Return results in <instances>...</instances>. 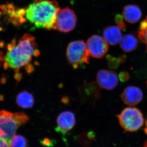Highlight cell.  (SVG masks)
I'll use <instances>...</instances> for the list:
<instances>
[{"label":"cell","instance_id":"obj_15","mask_svg":"<svg viewBox=\"0 0 147 147\" xmlns=\"http://www.w3.org/2000/svg\"><path fill=\"white\" fill-rule=\"evenodd\" d=\"M119 44L121 48L124 52L129 53L137 49L138 45V41L133 35L127 34L122 37Z\"/></svg>","mask_w":147,"mask_h":147},{"label":"cell","instance_id":"obj_9","mask_svg":"<svg viewBox=\"0 0 147 147\" xmlns=\"http://www.w3.org/2000/svg\"><path fill=\"white\" fill-rule=\"evenodd\" d=\"M2 13L6 14L9 21L13 25L19 26L26 21V8H17L11 4L0 6Z\"/></svg>","mask_w":147,"mask_h":147},{"label":"cell","instance_id":"obj_16","mask_svg":"<svg viewBox=\"0 0 147 147\" xmlns=\"http://www.w3.org/2000/svg\"><path fill=\"white\" fill-rule=\"evenodd\" d=\"M27 139L21 135H15L10 142V147H28Z\"/></svg>","mask_w":147,"mask_h":147},{"label":"cell","instance_id":"obj_3","mask_svg":"<svg viewBox=\"0 0 147 147\" xmlns=\"http://www.w3.org/2000/svg\"><path fill=\"white\" fill-rule=\"evenodd\" d=\"M29 121L28 116L24 113L0 111V138L10 142L18 127Z\"/></svg>","mask_w":147,"mask_h":147},{"label":"cell","instance_id":"obj_23","mask_svg":"<svg viewBox=\"0 0 147 147\" xmlns=\"http://www.w3.org/2000/svg\"><path fill=\"white\" fill-rule=\"evenodd\" d=\"M144 147H147V141L145 143L144 145Z\"/></svg>","mask_w":147,"mask_h":147},{"label":"cell","instance_id":"obj_2","mask_svg":"<svg viewBox=\"0 0 147 147\" xmlns=\"http://www.w3.org/2000/svg\"><path fill=\"white\" fill-rule=\"evenodd\" d=\"M59 8L55 0H34L26 8V17L37 28L56 30V16Z\"/></svg>","mask_w":147,"mask_h":147},{"label":"cell","instance_id":"obj_18","mask_svg":"<svg viewBox=\"0 0 147 147\" xmlns=\"http://www.w3.org/2000/svg\"><path fill=\"white\" fill-rule=\"evenodd\" d=\"M125 58L121 57L119 59L113 57L111 56H108L107 59L108 60V65L110 68H116L118 67L120 63L123 62Z\"/></svg>","mask_w":147,"mask_h":147},{"label":"cell","instance_id":"obj_12","mask_svg":"<svg viewBox=\"0 0 147 147\" xmlns=\"http://www.w3.org/2000/svg\"><path fill=\"white\" fill-rule=\"evenodd\" d=\"M121 30L118 26L107 27L103 31L104 39L109 45H117L122 38Z\"/></svg>","mask_w":147,"mask_h":147},{"label":"cell","instance_id":"obj_6","mask_svg":"<svg viewBox=\"0 0 147 147\" xmlns=\"http://www.w3.org/2000/svg\"><path fill=\"white\" fill-rule=\"evenodd\" d=\"M76 22V15L73 10L68 7L59 9L56 16V30L69 32L74 29Z\"/></svg>","mask_w":147,"mask_h":147},{"label":"cell","instance_id":"obj_19","mask_svg":"<svg viewBox=\"0 0 147 147\" xmlns=\"http://www.w3.org/2000/svg\"><path fill=\"white\" fill-rule=\"evenodd\" d=\"M40 143L42 146L47 147H52L55 145V141L53 139H49V138H44L41 141H40Z\"/></svg>","mask_w":147,"mask_h":147},{"label":"cell","instance_id":"obj_11","mask_svg":"<svg viewBox=\"0 0 147 147\" xmlns=\"http://www.w3.org/2000/svg\"><path fill=\"white\" fill-rule=\"evenodd\" d=\"M143 94L142 90L134 86L127 87L121 95L122 100L125 104L134 106L142 101Z\"/></svg>","mask_w":147,"mask_h":147},{"label":"cell","instance_id":"obj_8","mask_svg":"<svg viewBox=\"0 0 147 147\" xmlns=\"http://www.w3.org/2000/svg\"><path fill=\"white\" fill-rule=\"evenodd\" d=\"M96 82L100 88L111 90L117 86L118 76L115 71L100 69L97 72Z\"/></svg>","mask_w":147,"mask_h":147},{"label":"cell","instance_id":"obj_17","mask_svg":"<svg viewBox=\"0 0 147 147\" xmlns=\"http://www.w3.org/2000/svg\"><path fill=\"white\" fill-rule=\"evenodd\" d=\"M139 37L140 40L146 45L147 51V16L140 24Z\"/></svg>","mask_w":147,"mask_h":147},{"label":"cell","instance_id":"obj_22","mask_svg":"<svg viewBox=\"0 0 147 147\" xmlns=\"http://www.w3.org/2000/svg\"><path fill=\"white\" fill-rule=\"evenodd\" d=\"M146 128L145 129V131H146V133L147 134V121L146 122Z\"/></svg>","mask_w":147,"mask_h":147},{"label":"cell","instance_id":"obj_5","mask_svg":"<svg viewBox=\"0 0 147 147\" xmlns=\"http://www.w3.org/2000/svg\"><path fill=\"white\" fill-rule=\"evenodd\" d=\"M120 125L125 131H137L144 125L143 114L138 108L129 107L124 109L117 115Z\"/></svg>","mask_w":147,"mask_h":147},{"label":"cell","instance_id":"obj_10","mask_svg":"<svg viewBox=\"0 0 147 147\" xmlns=\"http://www.w3.org/2000/svg\"><path fill=\"white\" fill-rule=\"evenodd\" d=\"M57 124L56 131L63 134H67L75 126L76 118L74 114L69 111L62 112L58 116Z\"/></svg>","mask_w":147,"mask_h":147},{"label":"cell","instance_id":"obj_24","mask_svg":"<svg viewBox=\"0 0 147 147\" xmlns=\"http://www.w3.org/2000/svg\"><path fill=\"white\" fill-rule=\"evenodd\" d=\"M2 14L1 11V9H0V17H1V14Z\"/></svg>","mask_w":147,"mask_h":147},{"label":"cell","instance_id":"obj_4","mask_svg":"<svg viewBox=\"0 0 147 147\" xmlns=\"http://www.w3.org/2000/svg\"><path fill=\"white\" fill-rule=\"evenodd\" d=\"M90 54L87 44L84 40L70 42L67 48L66 56L69 63L74 69L89 63Z\"/></svg>","mask_w":147,"mask_h":147},{"label":"cell","instance_id":"obj_13","mask_svg":"<svg viewBox=\"0 0 147 147\" xmlns=\"http://www.w3.org/2000/svg\"><path fill=\"white\" fill-rule=\"evenodd\" d=\"M125 20L130 24H135L140 20L142 16L140 8L135 5H129L125 7L123 11Z\"/></svg>","mask_w":147,"mask_h":147},{"label":"cell","instance_id":"obj_14","mask_svg":"<svg viewBox=\"0 0 147 147\" xmlns=\"http://www.w3.org/2000/svg\"><path fill=\"white\" fill-rule=\"evenodd\" d=\"M16 104L24 109H29L33 107L34 98L30 93L23 91L18 94L16 97Z\"/></svg>","mask_w":147,"mask_h":147},{"label":"cell","instance_id":"obj_20","mask_svg":"<svg viewBox=\"0 0 147 147\" xmlns=\"http://www.w3.org/2000/svg\"><path fill=\"white\" fill-rule=\"evenodd\" d=\"M119 77L122 82H126L129 79V74L127 72L123 71V72H121L120 73Z\"/></svg>","mask_w":147,"mask_h":147},{"label":"cell","instance_id":"obj_7","mask_svg":"<svg viewBox=\"0 0 147 147\" xmlns=\"http://www.w3.org/2000/svg\"><path fill=\"white\" fill-rule=\"evenodd\" d=\"M86 44L91 56L96 59L103 57L109 48L108 42L98 35H94L90 37L87 40Z\"/></svg>","mask_w":147,"mask_h":147},{"label":"cell","instance_id":"obj_21","mask_svg":"<svg viewBox=\"0 0 147 147\" xmlns=\"http://www.w3.org/2000/svg\"><path fill=\"white\" fill-rule=\"evenodd\" d=\"M0 147H10V142L0 138Z\"/></svg>","mask_w":147,"mask_h":147},{"label":"cell","instance_id":"obj_1","mask_svg":"<svg viewBox=\"0 0 147 147\" xmlns=\"http://www.w3.org/2000/svg\"><path fill=\"white\" fill-rule=\"evenodd\" d=\"M7 51L3 57L4 67L14 69L18 73L20 69L25 67L28 73L34 70L32 64L33 57L39 56L35 38L33 36L26 33L16 42L13 39L7 45Z\"/></svg>","mask_w":147,"mask_h":147}]
</instances>
